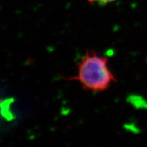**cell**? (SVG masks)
Instances as JSON below:
<instances>
[{
  "label": "cell",
  "instance_id": "cell-1",
  "mask_svg": "<svg viewBox=\"0 0 147 147\" xmlns=\"http://www.w3.org/2000/svg\"><path fill=\"white\" fill-rule=\"evenodd\" d=\"M77 74L67 80H76L85 91L102 92L109 89L117 82L110 70L108 59L93 51H87L77 63Z\"/></svg>",
  "mask_w": 147,
  "mask_h": 147
},
{
  "label": "cell",
  "instance_id": "cell-2",
  "mask_svg": "<svg viewBox=\"0 0 147 147\" xmlns=\"http://www.w3.org/2000/svg\"><path fill=\"white\" fill-rule=\"evenodd\" d=\"M90 2L92 3H96L100 5H105L107 3H111L113 1H115V0H89Z\"/></svg>",
  "mask_w": 147,
  "mask_h": 147
}]
</instances>
